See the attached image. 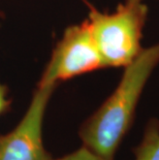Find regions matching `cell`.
<instances>
[{"instance_id": "obj_5", "label": "cell", "mask_w": 159, "mask_h": 160, "mask_svg": "<svg viewBox=\"0 0 159 160\" xmlns=\"http://www.w3.org/2000/svg\"><path fill=\"white\" fill-rule=\"evenodd\" d=\"M132 153L134 160H159V119L151 118L147 122L141 142Z\"/></svg>"}, {"instance_id": "obj_7", "label": "cell", "mask_w": 159, "mask_h": 160, "mask_svg": "<svg viewBox=\"0 0 159 160\" xmlns=\"http://www.w3.org/2000/svg\"><path fill=\"white\" fill-rule=\"evenodd\" d=\"M12 99L8 96V88L0 83V116L5 114L9 110Z\"/></svg>"}, {"instance_id": "obj_6", "label": "cell", "mask_w": 159, "mask_h": 160, "mask_svg": "<svg viewBox=\"0 0 159 160\" xmlns=\"http://www.w3.org/2000/svg\"><path fill=\"white\" fill-rule=\"evenodd\" d=\"M51 160H110L102 157V156L98 155L97 153H95L92 150H90L89 148L82 146L81 148H79L76 151H73L69 154H67L63 157L54 159L52 158Z\"/></svg>"}, {"instance_id": "obj_8", "label": "cell", "mask_w": 159, "mask_h": 160, "mask_svg": "<svg viewBox=\"0 0 159 160\" xmlns=\"http://www.w3.org/2000/svg\"><path fill=\"white\" fill-rule=\"evenodd\" d=\"M140 1H145V0H140ZM156 1H159V0H156Z\"/></svg>"}, {"instance_id": "obj_1", "label": "cell", "mask_w": 159, "mask_h": 160, "mask_svg": "<svg viewBox=\"0 0 159 160\" xmlns=\"http://www.w3.org/2000/svg\"><path fill=\"white\" fill-rule=\"evenodd\" d=\"M159 65V43L144 48L124 67L111 95L79 129L83 146L102 157L115 160L121 142L132 125L138 102L154 70Z\"/></svg>"}, {"instance_id": "obj_4", "label": "cell", "mask_w": 159, "mask_h": 160, "mask_svg": "<svg viewBox=\"0 0 159 160\" xmlns=\"http://www.w3.org/2000/svg\"><path fill=\"white\" fill-rule=\"evenodd\" d=\"M55 85L37 84L26 113L12 131L0 134V160H51L43 145L45 115Z\"/></svg>"}, {"instance_id": "obj_2", "label": "cell", "mask_w": 159, "mask_h": 160, "mask_svg": "<svg viewBox=\"0 0 159 160\" xmlns=\"http://www.w3.org/2000/svg\"><path fill=\"white\" fill-rule=\"evenodd\" d=\"M86 4V21L104 68H124L144 49L142 42L148 20V5L140 0H125L113 12H103L89 2Z\"/></svg>"}, {"instance_id": "obj_3", "label": "cell", "mask_w": 159, "mask_h": 160, "mask_svg": "<svg viewBox=\"0 0 159 160\" xmlns=\"http://www.w3.org/2000/svg\"><path fill=\"white\" fill-rule=\"evenodd\" d=\"M104 68L85 20L65 29L56 43L38 84L55 85Z\"/></svg>"}]
</instances>
